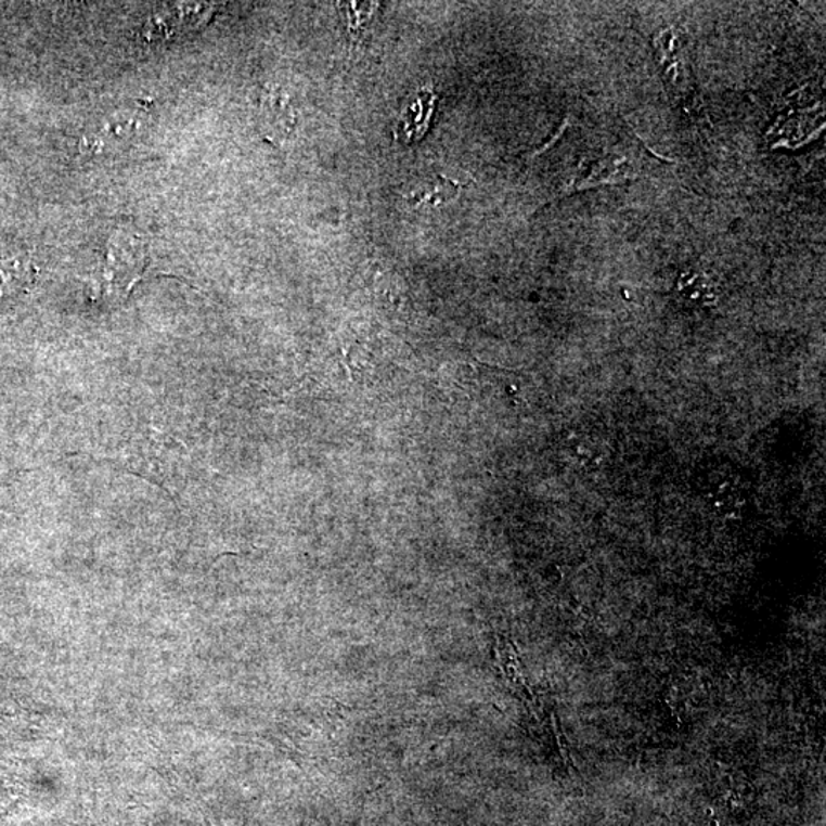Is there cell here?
I'll use <instances>...</instances> for the list:
<instances>
[{
  "label": "cell",
  "instance_id": "1",
  "mask_svg": "<svg viewBox=\"0 0 826 826\" xmlns=\"http://www.w3.org/2000/svg\"><path fill=\"white\" fill-rule=\"evenodd\" d=\"M143 245L129 236L114 237L107 245L103 260L102 286L107 296H120L129 292L133 282L146 266Z\"/></svg>",
  "mask_w": 826,
  "mask_h": 826
},
{
  "label": "cell",
  "instance_id": "2",
  "mask_svg": "<svg viewBox=\"0 0 826 826\" xmlns=\"http://www.w3.org/2000/svg\"><path fill=\"white\" fill-rule=\"evenodd\" d=\"M144 113L140 109L118 111L106 118L81 140V152L89 156L104 155L126 146L141 125Z\"/></svg>",
  "mask_w": 826,
  "mask_h": 826
},
{
  "label": "cell",
  "instance_id": "3",
  "mask_svg": "<svg viewBox=\"0 0 826 826\" xmlns=\"http://www.w3.org/2000/svg\"><path fill=\"white\" fill-rule=\"evenodd\" d=\"M263 126L274 138H288L296 128V113L289 95L281 88L267 89L260 106Z\"/></svg>",
  "mask_w": 826,
  "mask_h": 826
},
{
  "label": "cell",
  "instance_id": "4",
  "mask_svg": "<svg viewBox=\"0 0 826 826\" xmlns=\"http://www.w3.org/2000/svg\"><path fill=\"white\" fill-rule=\"evenodd\" d=\"M564 456L567 463L579 470H597L605 461V446L597 435L575 431L571 437L565 439Z\"/></svg>",
  "mask_w": 826,
  "mask_h": 826
},
{
  "label": "cell",
  "instance_id": "5",
  "mask_svg": "<svg viewBox=\"0 0 826 826\" xmlns=\"http://www.w3.org/2000/svg\"><path fill=\"white\" fill-rule=\"evenodd\" d=\"M460 190L461 185L457 182L450 180L444 175H438L430 182H426L423 188L412 192L409 201L415 207L441 206V204H448L455 199Z\"/></svg>",
  "mask_w": 826,
  "mask_h": 826
},
{
  "label": "cell",
  "instance_id": "6",
  "mask_svg": "<svg viewBox=\"0 0 826 826\" xmlns=\"http://www.w3.org/2000/svg\"><path fill=\"white\" fill-rule=\"evenodd\" d=\"M35 274V267L28 260H2L0 262V299L14 296L31 285Z\"/></svg>",
  "mask_w": 826,
  "mask_h": 826
},
{
  "label": "cell",
  "instance_id": "7",
  "mask_svg": "<svg viewBox=\"0 0 826 826\" xmlns=\"http://www.w3.org/2000/svg\"><path fill=\"white\" fill-rule=\"evenodd\" d=\"M714 508L725 517H738L747 505V490L739 482L727 479L713 491Z\"/></svg>",
  "mask_w": 826,
  "mask_h": 826
},
{
  "label": "cell",
  "instance_id": "8",
  "mask_svg": "<svg viewBox=\"0 0 826 826\" xmlns=\"http://www.w3.org/2000/svg\"><path fill=\"white\" fill-rule=\"evenodd\" d=\"M496 650L498 663H500L501 671L504 673L509 686L515 687L517 694L524 695V698H531L530 687H528L522 671H520L519 660H517L513 646L509 643H505V645L501 643V645H498Z\"/></svg>",
  "mask_w": 826,
  "mask_h": 826
}]
</instances>
